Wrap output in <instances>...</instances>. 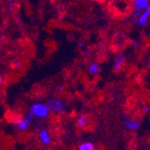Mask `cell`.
Returning a JSON list of instances; mask_svg holds the SVG:
<instances>
[{"label":"cell","instance_id":"obj_1","mask_svg":"<svg viewBox=\"0 0 150 150\" xmlns=\"http://www.w3.org/2000/svg\"><path fill=\"white\" fill-rule=\"evenodd\" d=\"M50 109L46 103H35L32 104L30 108V113L33 114V117L39 119H45L50 115Z\"/></svg>","mask_w":150,"mask_h":150},{"label":"cell","instance_id":"obj_2","mask_svg":"<svg viewBox=\"0 0 150 150\" xmlns=\"http://www.w3.org/2000/svg\"><path fill=\"white\" fill-rule=\"evenodd\" d=\"M47 106L52 112H64L66 110L65 103L59 98H51L47 102Z\"/></svg>","mask_w":150,"mask_h":150},{"label":"cell","instance_id":"obj_3","mask_svg":"<svg viewBox=\"0 0 150 150\" xmlns=\"http://www.w3.org/2000/svg\"><path fill=\"white\" fill-rule=\"evenodd\" d=\"M33 118L34 117L33 116L32 113H30V112L27 113L24 116V118L19 120L16 122V128H17V129L19 131H24V130H26L27 129L29 128V126H30V124H31V122H32V120H33Z\"/></svg>","mask_w":150,"mask_h":150},{"label":"cell","instance_id":"obj_4","mask_svg":"<svg viewBox=\"0 0 150 150\" xmlns=\"http://www.w3.org/2000/svg\"><path fill=\"white\" fill-rule=\"evenodd\" d=\"M38 137L40 141L42 142L43 145L48 146L50 145L52 142V139L51 136L50 135V132L46 129H42L39 132H38Z\"/></svg>","mask_w":150,"mask_h":150},{"label":"cell","instance_id":"obj_5","mask_svg":"<svg viewBox=\"0 0 150 150\" xmlns=\"http://www.w3.org/2000/svg\"><path fill=\"white\" fill-rule=\"evenodd\" d=\"M124 61H125V56L122 55V54H120V55L117 56L116 59H115V62H114V71L118 72L120 70V69L122 67V66H123L124 64Z\"/></svg>","mask_w":150,"mask_h":150},{"label":"cell","instance_id":"obj_6","mask_svg":"<svg viewBox=\"0 0 150 150\" xmlns=\"http://www.w3.org/2000/svg\"><path fill=\"white\" fill-rule=\"evenodd\" d=\"M148 1L147 0H136L134 1V6L138 11L146 10L148 6Z\"/></svg>","mask_w":150,"mask_h":150},{"label":"cell","instance_id":"obj_7","mask_svg":"<svg viewBox=\"0 0 150 150\" xmlns=\"http://www.w3.org/2000/svg\"><path fill=\"white\" fill-rule=\"evenodd\" d=\"M88 124V118L86 115H80L76 120V125L80 129H85Z\"/></svg>","mask_w":150,"mask_h":150},{"label":"cell","instance_id":"obj_8","mask_svg":"<svg viewBox=\"0 0 150 150\" xmlns=\"http://www.w3.org/2000/svg\"><path fill=\"white\" fill-rule=\"evenodd\" d=\"M149 13H150V7H147L146 10H144V12L141 13V16H140V17L139 19V23L140 25H145L146 24Z\"/></svg>","mask_w":150,"mask_h":150},{"label":"cell","instance_id":"obj_9","mask_svg":"<svg viewBox=\"0 0 150 150\" xmlns=\"http://www.w3.org/2000/svg\"><path fill=\"white\" fill-rule=\"evenodd\" d=\"M125 124H126L127 128H129V129H137L139 128V123L138 121L129 120V119L125 120Z\"/></svg>","mask_w":150,"mask_h":150},{"label":"cell","instance_id":"obj_10","mask_svg":"<svg viewBox=\"0 0 150 150\" xmlns=\"http://www.w3.org/2000/svg\"><path fill=\"white\" fill-rule=\"evenodd\" d=\"M94 146L91 142H84L78 146V150H93Z\"/></svg>","mask_w":150,"mask_h":150},{"label":"cell","instance_id":"obj_11","mask_svg":"<svg viewBox=\"0 0 150 150\" xmlns=\"http://www.w3.org/2000/svg\"><path fill=\"white\" fill-rule=\"evenodd\" d=\"M88 69L91 73L93 74H95V73H97L99 72V69H100V67L99 66L96 64V63H91L88 67Z\"/></svg>","mask_w":150,"mask_h":150},{"label":"cell","instance_id":"obj_12","mask_svg":"<svg viewBox=\"0 0 150 150\" xmlns=\"http://www.w3.org/2000/svg\"><path fill=\"white\" fill-rule=\"evenodd\" d=\"M13 66L15 67H16V69H17V67H20V63H19V61H17V60L13 61Z\"/></svg>","mask_w":150,"mask_h":150},{"label":"cell","instance_id":"obj_13","mask_svg":"<svg viewBox=\"0 0 150 150\" xmlns=\"http://www.w3.org/2000/svg\"><path fill=\"white\" fill-rule=\"evenodd\" d=\"M64 89H65V87H64L63 86H59L57 88V92H58V93H61V92L64 91Z\"/></svg>","mask_w":150,"mask_h":150},{"label":"cell","instance_id":"obj_14","mask_svg":"<svg viewBox=\"0 0 150 150\" xmlns=\"http://www.w3.org/2000/svg\"><path fill=\"white\" fill-rule=\"evenodd\" d=\"M89 53H90L89 50H86L84 51V55H85L86 57H88V56H89Z\"/></svg>","mask_w":150,"mask_h":150},{"label":"cell","instance_id":"obj_15","mask_svg":"<svg viewBox=\"0 0 150 150\" xmlns=\"http://www.w3.org/2000/svg\"><path fill=\"white\" fill-rule=\"evenodd\" d=\"M148 111H149V107H148V106H146V107H145V112H147Z\"/></svg>","mask_w":150,"mask_h":150},{"label":"cell","instance_id":"obj_16","mask_svg":"<svg viewBox=\"0 0 150 150\" xmlns=\"http://www.w3.org/2000/svg\"><path fill=\"white\" fill-rule=\"evenodd\" d=\"M2 85V76H0V86Z\"/></svg>","mask_w":150,"mask_h":150},{"label":"cell","instance_id":"obj_17","mask_svg":"<svg viewBox=\"0 0 150 150\" xmlns=\"http://www.w3.org/2000/svg\"><path fill=\"white\" fill-rule=\"evenodd\" d=\"M149 15H150V13H149Z\"/></svg>","mask_w":150,"mask_h":150}]
</instances>
